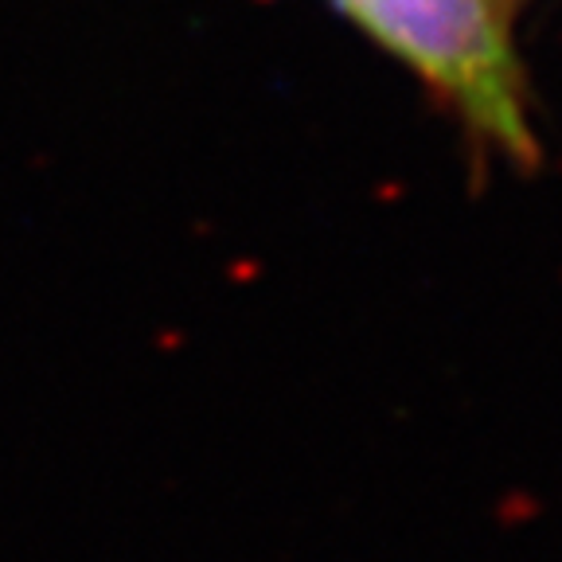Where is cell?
Segmentation results:
<instances>
[{"label": "cell", "mask_w": 562, "mask_h": 562, "mask_svg": "<svg viewBox=\"0 0 562 562\" xmlns=\"http://www.w3.org/2000/svg\"><path fill=\"white\" fill-rule=\"evenodd\" d=\"M418 75L481 145L516 168L539 160L524 70L492 0H333Z\"/></svg>", "instance_id": "1"}]
</instances>
